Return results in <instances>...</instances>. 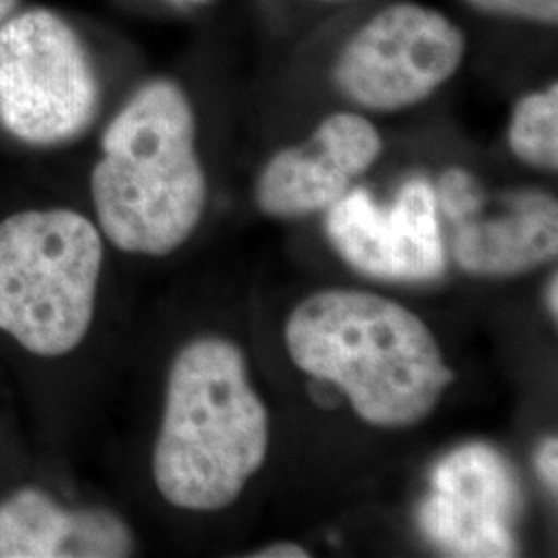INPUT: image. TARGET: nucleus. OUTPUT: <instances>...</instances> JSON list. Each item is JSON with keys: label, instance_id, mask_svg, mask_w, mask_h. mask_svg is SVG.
<instances>
[{"label": "nucleus", "instance_id": "f257e3e1", "mask_svg": "<svg viewBox=\"0 0 558 558\" xmlns=\"http://www.w3.org/2000/svg\"><path fill=\"white\" fill-rule=\"evenodd\" d=\"M286 345L302 373L338 385L360 418L380 428L418 424L453 383L424 320L371 292L325 290L300 302Z\"/></svg>", "mask_w": 558, "mask_h": 558}, {"label": "nucleus", "instance_id": "f03ea898", "mask_svg": "<svg viewBox=\"0 0 558 558\" xmlns=\"http://www.w3.org/2000/svg\"><path fill=\"white\" fill-rule=\"evenodd\" d=\"M269 449V414L239 345L186 343L170 366L154 480L172 507L214 513L239 500Z\"/></svg>", "mask_w": 558, "mask_h": 558}, {"label": "nucleus", "instance_id": "7ed1b4c3", "mask_svg": "<svg viewBox=\"0 0 558 558\" xmlns=\"http://www.w3.org/2000/svg\"><path fill=\"white\" fill-rule=\"evenodd\" d=\"M92 197L104 236L133 255L174 253L199 226L207 180L195 149V114L172 81H151L101 137Z\"/></svg>", "mask_w": 558, "mask_h": 558}, {"label": "nucleus", "instance_id": "20e7f679", "mask_svg": "<svg viewBox=\"0 0 558 558\" xmlns=\"http://www.w3.org/2000/svg\"><path fill=\"white\" fill-rule=\"evenodd\" d=\"M101 263L100 232L77 211L0 221V331L41 359L71 354L92 327Z\"/></svg>", "mask_w": 558, "mask_h": 558}, {"label": "nucleus", "instance_id": "39448f33", "mask_svg": "<svg viewBox=\"0 0 558 558\" xmlns=\"http://www.w3.org/2000/svg\"><path fill=\"white\" fill-rule=\"evenodd\" d=\"M100 89L77 34L48 9L0 23V124L29 145L80 137Z\"/></svg>", "mask_w": 558, "mask_h": 558}, {"label": "nucleus", "instance_id": "423d86ee", "mask_svg": "<svg viewBox=\"0 0 558 558\" xmlns=\"http://www.w3.org/2000/svg\"><path fill=\"white\" fill-rule=\"evenodd\" d=\"M465 36L437 9L396 2L366 21L336 62L339 89L364 108L393 112L430 98L458 73Z\"/></svg>", "mask_w": 558, "mask_h": 558}, {"label": "nucleus", "instance_id": "0eeeda50", "mask_svg": "<svg viewBox=\"0 0 558 558\" xmlns=\"http://www.w3.org/2000/svg\"><path fill=\"white\" fill-rule=\"evenodd\" d=\"M327 234L360 274L387 281H433L445 274L435 186L422 177L403 182L391 207L364 191H348L329 207Z\"/></svg>", "mask_w": 558, "mask_h": 558}, {"label": "nucleus", "instance_id": "6e6552de", "mask_svg": "<svg viewBox=\"0 0 558 558\" xmlns=\"http://www.w3.org/2000/svg\"><path fill=\"white\" fill-rule=\"evenodd\" d=\"M519 505L507 459L488 445H465L437 463L420 505V530L451 557H515Z\"/></svg>", "mask_w": 558, "mask_h": 558}, {"label": "nucleus", "instance_id": "1a4fd4ad", "mask_svg": "<svg viewBox=\"0 0 558 558\" xmlns=\"http://www.w3.org/2000/svg\"><path fill=\"white\" fill-rule=\"evenodd\" d=\"M453 257L474 276L507 278L557 257L558 205L542 191H511L493 199L482 182H470L447 201Z\"/></svg>", "mask_w": 558, "mask_h": 558}, {"label": "nucleus", "instance_id": "9d476101", "mask_svg": "<svg viewBox=\"0 0 558 558\" xmlns=\"http://www.w3.org/2000/svg\"><path fill=\"white\" fill-rule=\"evenodd\" d=\"M383 151L379 131L354 112L323 120L313 140L279 151L257 182V203L267 216L300 218L329 209Z\"/></svg>", "mask_w": 558, "mask_h": 558}, {"label": "nucleus", "instance_id": "9b49d317", "mask_svg": "<svg viewBox=\"0 0 558 558\" xmlns=\"http://www.w3.org/2000/svg\"><path fill=\"white\" fill-rule=\"evenodd\" d=\"M129 527L104 509H64L40 488L0 500V558L129 557Z\"/></svg>", "mask_w": 558, "mask_h": 558}, {"label": "nucleus", "instance_id": "f8f14e48", "mask_svg": "<svg viewBox=\"0 0 558 558\" xmlns=\"http://www.w3.org/2000/svg\"><path fill=\"white\" fill-rule=\"evenodd\" d=\"M509 145L519 160L542 170H557V83L519 100L509 126Z\"/></svg>", "mask_w": 558, "mask_h": 558}, {"label": "nucleus", "instance_id": "ddd939ff", "mask_svg": "<svg viewBox=\"0 0 558 558\" xmlns=\"http://www.w3.org/2000/svg\"><path fill=\"white\" fill-rule=\"evenodd\" d=\"M480 11L515 20L557 25L558 0H465Z\"/></svg>", "mask_w": 558, "mask_h": 558}, {"label": "nucleus", "instance_id": "4468645a", "mask_svg": "<svg viewBox=\"0 0 558 558\" xmlns=\"http://www.w3.org/2000/svg\"><path fill=\"white\" fill-rule=\"evenodd\" d=\"M536 470L542 482L546 484L548 490H553L557 495L558 490V440L546 439L539 447L538 456H536Z\"/></svg>", "mask_w": 558, "mask_h": 558}, {"label": "nucleus", "instance_id": "2eb2a0df", "mask_svg": "<svg viewBox=\"0 0 558 558\" xmlns=\"http://www.w3.org/2000/svg\"><path fill=\"white\" fill-rule=\"evenodd\" d=\"M308 553L299 546V544H290V542H281V544H271L267 548H263L260 553H255V558H306Z\"/></svg>", "mask_w": 558, "mask_h": 558}, {"label": "nucleus", "instance_id": "dca6fc26", "mask_svg": "<svg viewBox=\"0 0 558 558\" xmlns=\"http://www.w3.org/2000/svg\"><path fill=\"white\" fill-rule=\"evenodd\" d=\"M546 304H548V311L550 315L557 319L558 315V279L557 274L550 279L548 283V292H546Z\"/></svg>", "mask_w": 558, "mask_h": 558}, {"label": "nucleus", "instance_id": "f3484780", "mask_svg": "<svg viewBox=\"0 0 558 558\" xmlns=\"http://www.w3.org/2000/svg\"><path fill=\"white\" fill-rule=\"evenodd\" d=\"M15 4H17V0H0V23L13 13Z\"/></svg>", "mask_w": 558, "mask_h": 558}, {"label": "nucleus", "instance_id": "a211bd4d", "mask_svg": "<svg viewBox=\"0 0 558 558\" xmlns=\"http://www.w3.org/2000/svg\"><path fill=\"white\" fill-rule=\"evenodd\" d=\"M172 2H179V4H203V2H209V0H172Z\"/></svg>", "mask_w": 558, "mask_h": 558}]
</instances>
